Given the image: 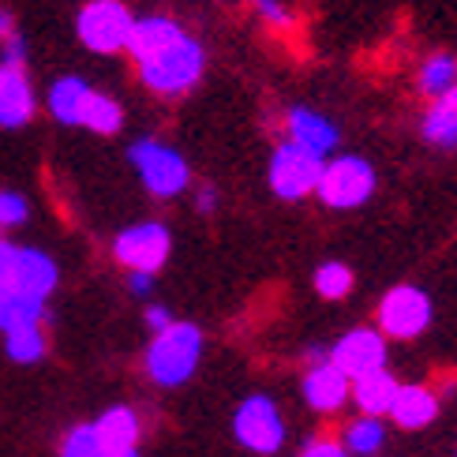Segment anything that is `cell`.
<instances>
[{"label": "cell", "mask_w": 457, "mask_h": 457, "mask_svg": "<svg viewBox=\"0 0 457 457\" xmlns=\"http://www.w3.org/2000/svg\"><path fill=\"white\" fill-rule=\"evenodd\" d=\"M102 457H139V450H105Z\"/></svg>", "instance_id": "34"}, {"label": "cell", "mask_w": 457, "mask_h": 457, "mask_svg": "<svg viewBox=\"0 0 457 457\" xmlns=\"http://www.w3.org/2000/svg\"><path fill=\"white\" fill-rule=\"evenodd\" d=\"M397 386L402 383H397L386 368H378V371H368V375L353 378L349 402H356L360 416H375V420H383V416L390 412V405H394V397H397Z\"/></svg>", "instance_id": "18"}, {"label": "cell", "mask_w": 457, "mask_h": 457, "mask_svg": "<svg viewBox=\"0 0 457 457\" xmlns=\"http://www.w3.org/2000/svg\"><path fill=\"white\" fill-rule=\"evenodd\" d=\"M285 131H289V143L308 150L312 158L327 162L337 143H341V131L330 117H322L315 109H289V117H285Z\"/></svg>", "instance_id": "13"}, {"label": "cell", "mask_w": 457, "mask_h": 457, "mask_svg": "<svg viewBox=\"0 0 457 457\" xmlns=\"http://www.w3.org/2000/svg\"><path fill=\"white\" fill-rule=\"evenodd\" d=\"M56 285H61V266L49 252L0 237V296L49 303Z\"/></svg>", "instance_id": "2"}, {"label": "cell", "mask_w": 457, "mask_h": 457, "mask_svg": "<svg viewBox=\"0 0 457 457\" xmlns=\"http://www.w3.org/2000/svg\"><path fill=\"white\" fill-rule=\"evenodd\" d=\"M0 233H4V228H0Z\"/></svg>", "instance_id": "35"}, {"label": "cell", "mask_w": 457, "mask_h": 457, "mask_svg": "<svg viewBox=\"0 0 457 457\" xmlns=\"http://www.w3.org/2000/svg\"><path fill=\"white\" fill-rule=\"evenodd\" d=\"M49 353V337L46 327H15L4 330V356L19 368H30V364H42Z\"/></svg>", "instance_id": "20"}, {"label": "cell", "mask_w": 457, "mask_h": 457, "mask_svg": "<svg viewBox=\"0 0 457 457\" xmlns=\"http://www.w3.org/2000/svg\"><path fill=\"white\" fill-rule=\"evenodd\" d=\"M12 34H19V30H15V15H12L8 8H0V42H8Z\"/></svg>", "instance_id": "33"}, {"label": "cell", "mask_w": 457, "mask_h": 457, "mask_svg": "<svg viewBox=\"0 0 457 457\" xmlns=\"http://www.w3.org/2000/svg\"><path fill=\"white\" fill-rule=\"evenodd\" d=\"M319 177H322V162L312 158L308 150H300L293 143H281L270 158V192L278 199H303L312 195L319 187Z\"/></svg>", "instance_id": "10"}, {"label": "cell", "mask_w": 457, "mask_h": 457, "mask_svg": "<svg viewBox=\"0 0 457 457\" xmlns=\"http://www.w3.org/2000/svg\"><path fill=\"white\" fill-rule=\"evenodd\" d=\"M98 90V87H90L87 79H79V75H61L49 90H46V109H49V117L56 124H64V128H79L83 124V112H87V102H90V94Z\"/></svg>", "instance_id": "15"}, {"label": "cell", "mask_w": 457, "mask_h": 457, "mask_svg": "<svg viewBox=\"0 0 457 457\" xmlns=\"http://www.w3.org/2000/svg\"><path fill=\"white\" fill-rule=\"evenodd\" d=\"M46 319H49V303L0 296V334L15 327H46Z\"/></svg>", "instance_id": "23"}, {"label": "cell", "mask_w": 457, "mask_h": 457, "mask_svg": "<svg viewBox=\"0 0 457 457\" xmlns=\"http://www.w3.org/2000/svg\"><path fill=\"white\" fill-rule=\"evenodd\" d=\"M431 296L416 285H397L378 303V334L397 337V341H412L431 327Z\"/></svg>", "instance_id": "9"}, {"label": "cell", "mask_w": 457, "mask_h": 457, "mask_svg": "<svg viewBox=\"0 0 457 457\" xmlns=\"http://www.w3.org/2000/svg\"><path fill=\"white\" fill-rule=\"evenodd\" d=\"M37 112V94L27 64H0V128H27Z\"/></svg>", "instance_id": "12"}, {"label": "cell", "mask_w": 457, "mask_h": 457, "mask_svg": "<svg viewBox=\"0 0 457 457\" xmlns=\"http://www.w3.org/2000/svg\"><path fill=\"white\" fill-rule=\"evenodd\" d=\"M128 293L146 300L150 293H154V274H128Z\"/></svg>", "instance_id": "31"}, {"label": "cell", "mask_w": 457, "mask_h": 457, "mask_svg": "<svg viewBox=\"0 0 457 457\" xmlns=\"http://www.w3.org/2000/svg\"><path fill=\"white\" fill-rule=\"evenodd\" d=\"M30 221V199L12 187H0V228H19Z\"/></svg>", "instance_id": "26"}, {"label": "cell", "mask_w": 457, "mask_h": 457, "mask_svg": "<svg viewBox=\"0 0 457 457\" xmlns=\"http://www.w3.org/2000/svg\"><path fill=\"white\" fill-rule=\"evenodd\" d=\"M457 87V56L453 53H435L420 64V90L428 98H443Z\"/></svg>", "instance_id": "22"}, {"label": "cell", "mask_w": 457, "mask_h": 457, "mask_svg": "<svg viewBox=\"0 0 457 457\" xmlns=\"http://www.w3.org/2000/svg\"><path fill=\"white\" fill-rule=\"evenodd\" d=\"M195 206H199V214H214L218 211V192L211 184H203L199 192H195Z\"/></svg>", "instance_id": "32"}, {"label": "cell", "mask_w": 457, "mask_h": 457, "mask_svg": "<svg viewBox=\"0 0 457 457\" xmlns=\"http://www.w3.org/2000/svg\"><path fill=\"white\" fill-rule=\"evenodd\" d=\"M386 416L397 428L420 431L439 416V394H435L431 386H420V383H405V386H397V397H394Z\"/></svg>", "instance_id": "16"}, {"label": "cell", "mask_w": 457, "mask_h": 457, "mask_svg": "<svg viewBox=\"0 0 457 457\" xmlns=\"http://www.w3.org/2000/svg\"><path fill=\"white\" fill-rule=\"evenodd\" d=\"M136 64L139 83L158 98H184L192 94L206 71V49L195 34H187L169 15L136 19L131 42L124 49Z\"/></svg>", "instance_id": "1"}, {"label": "cell", "mask_w": 457, "mask_h": 457, "mask_svg": "<svg viewBox=\"0 0 457 457\" xmlns=\"http://www.w3.org/2000/svg\"><path fill=\"white\" fill-rule=\"evenodd\" d=\"M349 386H353L349 378L341 375L330 360H322V364H312L308 371H303L300 394L315 412H337L341 405L349 402Z\"/></svg>", "instance_id": "14"}, {"label": "cell", "mask_w": 457, "mask_h": 457, "mask_svg": "<svg viewBox=\"0 0 457 457\" xmlns=\"http://www.w3.org/2000/svg\"><path fill=\"white\" fill-rule=\"evenodd\" d=\"M255 4V12H259V19L266 27H274V30H289L293 27V15H289V8L281 4V0H252Z\"/></svg>", "instance_id": "27"}, {"label": "cell", "mask_w": 457, "mask_h": 457, "mask_svg": "<svg viewBox=\"0 0 457 457\" xmlns=\"http://www.w3.org/2000/svg\"><path fill=\"white\" fill-rule=\"evenodd\" d=\"M375 169L371 162L356 154H337L322 162V177L315 195L330 206V211H356L375 195Z\"/></svg>", "instance_id": "6"}, {"label": "cell", "mask_w": 457, "mask_h": 457, "mask_svg": "<svg viewBox=\"0 0 457 457\" xmlns=\"http://www.w3.org/2000/svg\"><path fill=\"white\" fill-rule=\"evenodd\" d=\"M233 435H237V443L252 453H262V457L278 453L285 446V416L274 405V397H266V394L244 397L233 416Z\"/></svg>", "instance_id": "8"}, {"label": "cell", "mask_w": 457, "mask_h": 457, "mask_svg": "<svg viewBox=\"0 0 457 457\" xmlns=\"http://www.w3.org/2000/svg\"><path fill=\"white\" fill-rule=\"evenodd\" d=\"M315 293L322 300H341L353 293V270L345 262H322L315 270Z\"/></svg>", "instance_id": "24"}, {"label": "cell", "mask_w": 457, "mask_h": 457, "mask_svg": "<svg viewBox=\"0 0 457 457\" xmlns=\"http://www.w3.org/2000/svg\"><path fill=\"white\" fill-rule=\"evenodd\" d=\"M203 360V330L195 322H169L165 330H158L150 337L146 345V356H143V368H146V378L154 386H184L187 378L195 375Z\"/></svg>", "instance_id": "3"}, {"label": "cell", "mask_w": 457, "mask_h": 457, "mask_svg": "<svg viewBox=\"0 0 457 457\" xmlns=\"http://www.w3.org/2000/svg\"><path fill=\"white\" fill-rule=\"evenodd\" d=\"M27 37L23 34H12L8 42H0V64H27Z\"/></svg>", "instance_id": "28"}, {"label": "cell", "mask_w": 457, "mask_h": 457, "mask_svg": "<svg viewBox=\"0 0 457 457\" xmlns=\"http://www.w3.org/2000/svg\"><path fill=\"white\" fill-rule=\"evenodd\" d=\"M131 30H136V15L124 0H87L75 15V37L79 46L98 56H117L128 49Z\"/></svg>", "instance_id": "5"}, {"label": "cell", "mask_w": 457, "mask_h": 457, "mask_svg": "<svg viewBox=\"0 0 457 457\" xmlns=\"http://www.w3.org/2000/svg\"><path fill=\"white\" fill-rule=\"evenodd\" d=\"M128 162L154 199H177L187 192V184H192V165H187V158L162 139H136L128 146Z\"/></svg>", "instance_id": "4"}, {"label": "cell", "mask_w": 457, "mask_h": 457, "mask_svg": "<svg viewBox=\"0 0 457 457\" xmlns=\"http://www.w3.org/2000/svg\"><path fill=\"white\" fill-rule=\"evenodd\" d=\"M94 424V435L102 439L105 450H139L143 439V416L131 405H109Z\"/></svg>", "instance_id": "17"}, {"label": "cell", "mask_w": 457, "mask_h": 457, "mask_svg": "<svg viewBox=\"0 0 457 457\" xmlns=\"http://www.w3.org/2000/svg\"><path fill=\"white\" fill-rule=\"evenodd\" d=\"M102 453H105V446L98 435H94V424H75L64 431L61 457H102Z\"/></svg>", "instance_id": "25"}, {"label": "cell", "mask_w": 457, "mask_h": 457, "mask_svg": "<svg viewBox=\"0 0 457 457\" xmlns=\"http://www.w3.org/2000/svg\"><path fill=\"white\" fill-rule=\"evenodd\" d=\"M169 252H173V237L162 221H136L120 228L117 240H112V259L128 274H158Z\"/></svg>", "instance_id": "7"}, {"label": "cell", "mask_w": 457, "mask_h": 457, "mask_svg": "<svg viewBox=\"0 0 457 457\" xmlns=\"http://www.w3.org/2000/svg\"><path fill=\"white\" fill-rule=\"evenodd\" d=\"M424 139L443 150L457 146V87L443 94V98H435L431 109L424 112Z\"/></svg>", "instance_id": "19"}, {"label": "cell", "mask_w": 457, "mask_h": 457, "mask_svg": "<svg viewBox=\"0 0 457 457\" xmlns=\"http://www.w3.org/2000/svg\"><path fill=\"white\" fill-rule=\"evenodd\" d=\"M386 443V424L375 416H356V420L341 435V450L356 453V457H375Z\"/></svg>", "instance_id": "21"}, {"label": "cell", "mask_w": 457, "mask_h": 457, "mask_svg": "<svg viewBox=\"0 0 457 457\" xmlns=\"http://www.w3.org/2000/svg\"><path fill=\"white\" fill-rule=\"evenodd\" d=\"M143 319H146V327L158 334V330H165L169 322H173V312H169L165 303H150V308H146V315H143Z\"/></svg>", "instance_id": "30"}, {"label": "cell", "mask_w": 457, "mask_h": 457, "mask_svg": "<svg viewBox=\"0 0 457 457\" xmlns=\"http://www.w3.org/2000/svg\"><path fill=\"white\" fill-rule=\"evenodd\" d=\"M327 360L353 383V378H360V375L386 368V337L378 330H371V327H356V330L341 334L334 341Z\"/></svg>", "instance_id": "11"}, {"label": "cell", "mask_w": 457, "mask_h": 457, "mask_svg": "<svg viewBox=\"0 0 457 457\" xmlns=\"http://www.w3.org/2000/svg\"><path fill=\"white\" fill-rule=\"evenodd\" d=\"M300 457H349V453L341 450V443H334V439H315V443H308L300 450Z\"/></svg>", "instance_id": "29"}]
</instances>
